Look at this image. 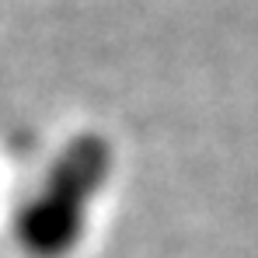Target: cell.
Segmentation results:
<instances>
[{"label": "cell", "instance_id": "cell-1", "mask_svg": "<svg viewBox=\"0 0 258 258\" xmlns=\"http://www.w3.org/2000/svg\"><path fill=\"white\" fill-rule=\"evenodd\" d=\"M105 174H108V147L98 136H84L63 150L42 196H35V203L25 210L21 220V241L32 255L59 258L74 248L84 227V210L98 196Z\"/></svg>", "mask_w": 258, "mask_h": 258}]
</instances>
